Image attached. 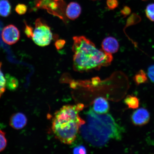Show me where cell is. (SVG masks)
<instances>
[{
    "mask_svg": "<svg viewBox=\"0 0 154 154\" xmlns=\"http://www.w3.org/2000/svg\"><path fill=\"white\" fill-rule=\"evenodd\" d=\"M146 17L152 22H154V3L147 6L145 10Z\"/></svg>",
    "mask_w": 154,
    "mask_h": 154,
    "instance_id": "cell-16",
    "label": "cell"
},
{
    "mask_svg": "<svg viewBox=\"0 0 154 154\" xmlns=\"http://www.w3.org/2000/svg\"><path fill=\"white\" fill-rule=\"evenodd\" d=\"M134 81L136 85L146 83L148 82V78L147 75L144 71L142 70H140L136 73L134 77Z\"/></svg>",
    "mask_w": 154,
    "mask_h": 154,
    "instance_id": "cell-14",
    "label": "cell"
},
{
    "mask_svg": "<svg viewBox=\"0 0 154 154\" xmlns=\"http://www.w3.org/2000/svg\"><path fill=\"white\" fill-rule=\"evenodd\" d=\"M65 43V41L63 40H57L55 43V45L57 49H60L62 48L64 46Z\"/></svg>",
    "mask_w": 154,
    "mask_h": 154,
    "instance_id": "cell-23",
    "label": "cell"
},
{
    "mask_svg": "<svg viewBox=\"0 0 154 154\" xmlns=\"http://www.w3.org/2000/svg\"><path fill=\"white\" fill-rule=\"evenodd\" d=\"M93 109L97 114H105L109 111V105L107 100L102 97H99L94 102Z\"/></svg>",
    "mask_w": 154,
    "mask_h": 154,
    "instance_id": "cell-9",
    "label": "cell"
},
{
    "mask_svg": "<svg viewBox=\"0 0 154 154\" xmlns=\"http://www.w3.org/2000/svg\"><path fill=\"white\" fill-rule=\"evenodd\" d=\"M6 87L11 91H15L19 86V82L15 77L9 74L6 75Z\"/></svg>",
    "mask_w": 154,
    "mask_h": 154,
    "instance_id": "cell-11",
    "label": "cell"
},
{
    "mask_svg": "<svg viewBox=\"0 0 154 154\" xmlns=\"http://www.w3.org/2000/svg\"><path fill=\"white\" fill-rule=\"evenodd\" d=\"M83 106L82 104L64 106L55 113L52 128L62 143L71 144L75 140L80 127L85 124L79 115Z\"/></svg>",
    "mask_w": 154,
    "mask_h": 154,
    "instance_id": "cell-3",
    "label": "cell"
},
{
    "mask_svg": "<svg viewBox=\"0 0 154 154\" xmlns=\"http://www.w3.org/2000/svg\"><path fill=\"white\" fill-rule=\"evenodd\" d=\"M143 1H146V0H143Z\"/></svg>",
    "mask_w": 154,
    "mask_h": 154,
    "instance_id": "cell-26",
    "label": "cell"
},
{
    "mask_svg": "<svg viewBox=\"0 0 154 154\" xmlns=\"http://www.w3.org/2000/svg\"><path fill=\"white\" fill-rule=\"evenodd\" d=\"M2 63L0 62V99L5 91L6 89V79L1 70Z\"/></svg>",
    "mask_w": 154,
    "mask_h": 154,
    "instance_id": "cell-15",
    "label": "cell"
},
{
    "mask_svg": "<svg viewBox=\"0 0 154 154\" xmlns=\"http://www.w3.org/2000/svg\"><path fill=\"white\" fill-rule=\"evenodd\" d=\"M7 145V140L5 137V132L0 130V152L5 149Z\"/></svg>",
    "mask_w": 154,
    "mask_h": 154,
    "instance_id": "cell-17",
    "label": "cell"
},
{
    "mask_svg": "<svg viewBox=\"0 0 154 154\" xmlns=\"http://www.w3.org/2000/svg\"><path fill=\"white\" fill-rule=\"evenodd\" d=\"M11 6L8 0H0V15L7 17L11 14Z\"/></svg>",
    "mask_w": 154,
    "mask_h": 154,
    "instance_id": "cell-12",
    "label": "cell"
},
{
    "mask_svg": "<svg viewBox=\"0 0 154 154\" xmlns=\"http://www.w3.org/2000/svg\"><path fill=\"white\" fill-rule=\"evenodd\" d=\"M20 38V32L14 25L10 24L5 26L2 32V38L3 42L9 45L16 43Z\"/></svg>",
    "mask_w": 154,
    "mask_h": 154,
    "instance_id": "cell-5",
    "label": "cell"
},
{
    "mask_svg": "<svg viewBox=\"0 0 154 154\" xmlns=\"http://www.w3.org/2000/svg\"><path fill=\"white\" fill-rule=\"evenodd\" d=\"M24 23L25 25L24 28V32L26 36L29 38H32L33 35L34 29L32 26L29 25L26 23V21H24Z\"/></svg>",
    "mask_w": 154,
    "mask_h": 154,
    "instance_id": "cell-18",
    "label": "cell"
},
{
    "mask_svg": "<svg viewBox=\"0 0 154 154\" xmlns=\"http://www.w3.org/2000/svg\"><path fill=\"white\" fill-rule=\"evenodd\" d=\"M82 12V8L79 4L72 2L67 6L66 15L70 20H74L79 17Z\"/></svg>",
    "mask_w": 154,
    "mask_h": 154,
    "instance_id": "cell-10",
    "label": "cell"
},
{
    "mask_svg": "<svg viewBox=\"0 0 154 154\" xmlns=\"http://www.w3.org/2000/svg\"><path fill=\"white\" fill-rule=\"evenodd\" d=\"M107 5L109 9L113 10L118 7L119 3L117 0H107Z\"/></svg>",
    "mask_w": 154,
    "mask_h": 154,
    "instance_id": "cell-20",
    "label": "cell"
},
{
    "mask_svg": "<svg viewBox=\"0 0 154 154\" xmlns=\"http://www.w3.org/2000/svg\"><path fill=\"white\" fill-rule=\"evenodd\" d=\"M52 38L53 34L50 27L42 19H36L32 38L34 43L40 47H45L51 43Z\"/></svg>",
    "mask_w": 154,
    "mask_h": 154,
    "instance_id": "cell-4",
    "label": "cell"
},
{
    "mask_svg": "<svg viewBox=\"0 0 154 154\" xmlns=\"http://www.w3.org/2000/svg\"><path fill=\"white\" fill-rule=\"evenodd\" d=\"M27 123V119L23 113L18 112L11 116L9 120V125L13 128L20 130L24 128Z\"/></svg>",
    "mask_w": 154,
    "mask_h": 154,
    "instance_id": "cell-7",
    "label": "cell"
},
{
    "mask_svg": "<svg viewBox=\"0 0 154 154\" xmlns=\"http://www.w3.org/2000/svg\"><path fill=\"white\" fill-rule=\"evenodd\" d=\"M102 47V49L105 52L112 54L118 51L119 44L116 38L112 36H109L103 39Z\"/></svg>",
    "mask_w": 154,
    "mask_h": 154,
    "instance_id": "cell-8",
    "label": "cell"
},
{
    "mask_svg": "<svg viewBox=\"0 0 154 154\" xmlns=\"http://www.w3.org/2000/svg\"><path fill=\"white\" fill-rule=\"evenodd\" d=\"M73 39V66L75 71L88 72L111 64L113 59L112 54L98 49L95 44L84 36H74Z\"/></svg>",
    "mask_w": 154,
    "mask_h": 154,
    "instance_id": "cell-2",
    "label": "cell"
},
{
    "mask_svg": "<svg viewBox=\"0 0 154 154\" xmlns=\"http://www.w3.org/2000/svg\"><path fill=\"white\" fill-rule=\"evenodd\" d=\"M150 115L149 112L144 108L137 109L131 116L132 122L135 126H142L149 122Z\"/></svg>",
    "mask_w": 154,
    "mask_h": 154,
    "instance_id": "cell-6",
    "label": "cell"
},
{
    "mask_svg": "<svg viewBox=\"0 0 154 154\" xmlns=\"http://www.w3.org/2000/svg\"><path fill=\"white\" fill-rule=\"evenodd\" d=\"M148 72L154 74V64L149 66L148 69Z\"/></svg>",
    "mask_w": 154,
    "mask_h": 154,
    "instance_id": "cell-25",
    "label": "cell"
},
{
    "mask_svg": "<svg viewBox=\"0 0 154 154\" xmlns=\"http://www.w3.org/2000/svg\"><path fill=\"white\" fill-rule=\"evenodd\" d=\"M15 10L18 14L23 15L26 13L27 10V7L26 5L19 4L15 7Z\"/></svg>",
    "mask_w": 154,
    "mask_h": 154,
    "instance_id": "cell-19",
    "label": "cell"
},
{
    "mask_svg": "<svg viewBox=\"0 0 154 154\" xmlns=\"http://www.w3.org/2000/svg\"><path fill=\"white\" fill-rule=\"evenodd\" d=\"M124 103L128 109H135L139 107V99L136 96L129 95L124 100Z\"/></svg>",
    "mask_w": 154,
    "mask_h": 154,
    "instance_id": "cell-13",
    "label": "cell"
},
{
    "mask_svg": "<svg viewBox=\"0 0 154 154\" xmlns=\"http://www.w3.org/2000/svg\"><path fill=\"white\" fill-rule=\"evenodd\" d=\"M87 125L80 126L83 137L92 145L101 146L111 139H122L124 131L109 114H99L92 109L87 113Z\"/></svg>",
    "mask_w": 154,
    "mask_h": 154,
    "instance_id": "cell-1",
    "label": "cell"
},
{
    "mask_svg": "<svg viewBox=\"0 0 154 154\" xmlns=\"http://www.w3.org/2000/svg\"><path fill=\"white\" fill-rule=\"evenodd\" d=\"M131 11L130 8L127 6L123 8L121 11V14L124 18L129 15L131 14Z\"/></svg>",
    "mask_w": 154,
    "mask_h": 154,
    "instance_id": "cell-22",
    "label": "cell"
},
{
    "mask_svg": "<svg viewBox=\"0 0 154 154\" xmlns=\"http://www.w3.org/2000/svg\"><path fill=\"white\" fill-rule=\"evenodd\" d=\"M75 154H85L86 153V148L83 146H79L73 149Z\"/></svg>",
    "mask_w": 154,
    "mask_h": 154,
    "instance_id": "cell-21",
    "label": "cell"
},
{
    "mask_svg": "<svg viewBox=\"0 0 154 154\" xmlns=\"http://www.w3.org/2000/svg\"><path fill=\"white\" fill-rule=\"evenodd\" d=\"M147 75L151 81L154 83V74L151 72H148Z\"/></svg>",
    "mask_w": 154,
    "mask_h": 154,
    "instance_id": "cell-24",
    "label": "cell"
}]
</instances>
